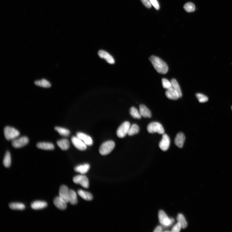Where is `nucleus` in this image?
Returning a JSON list of instances; mask_svg holds the SVG:
<instances>
[{"label":"nucleus","mask_w":232,"mask_h":232,"mask_svg":"<svg viewBox=\"0 0 232 232\" xmlns=\"http://www.w3.org/2000/svg\"><path fill=\"white\" fill-rule=\"evenodd\" d=\"M149 60L154 68L159 73L165 74L168 70V67L166 63L159 58L152 55Z\"/></svg>","instance_id":"1"},{"label":"nucleus","mask_w":232,"mask_h":232,"mask_svg":"<svg viewBox=\"0 0 232 232\" xmlns=\"http://www.w3.org/2000/svg\"><path fill=\"white\" fill-rule=\"evenodd\" d=\"M4 135L5 138L8 141H13L18 138L20 132L15 128L9 126L4 129Z\"/></svg>","instance_id":"2"},{"label":"nucleus","mask_w":232,"mask_h":232,"mask_svg":"<svg viewBox=\"0 0 232 232\" xmlns=\"http://www.w3.org/2000/svg\"><path fill=\"white\" fill-rule=\"evenodd\" d=\"M115 144L113 141H108L103 143L99 150L100 153L102 156H105L110 153L115 148Z\"/></svg>","instance_id":"3"},{"label":"nucleus","mask_w":232,"mask_h":232,"mask_svg":"<svg viewBox=\"0 0 232 232\" xmlns=\"http://www.w3.org/2000/svg\"><path fill=\"white\" fill-rule=\"evenodd\" d=\"M147 130L150 133L157 132L159 134H163L165 132L164 128L162 124L157 122L150 123L147 126Z\"/></svg>","instance_id":"4"},{"label":"nucleus","mask_w":232,"mask_h":232,"mask_svg":"<svg viewBox=\"0 0 232 232\" xmlns=\"http://www.w3.org/2000/svg\"><path fill=\"white\" fill-rule=\"evenodd\" d=\"M130 127L129 122L126 121L123 123L118 129L117 135L119 138H123L128 134L129 129Z\"/></svg>","instance_id":"5"},{"label":"nucleus","mask_w":232,"mask_h":232,"mask_svg":"<svg viewBox=\"0 0 232 232\" xmlns=\"http://www.w3.org/2000/svg\"><path fill=\"white\" fill-rule=\"evenodd\" d=\"M73 181L75 183L80 184L84 188H89V180L85 175H81L75 176L73 179Z\"/></svg>","instance_id":"6"},{"label":"nucleus","mask_w":232,"mask_h":232,"mask_svg":"<svg viewBox=\"0 0 232 232\" xmlns=\"http://www.w3.org/2000/svg\"><path fill=\"white\" fill-rule=\"evenodd\" d=\"M29 141V139L27 137L22 136L12 141V144L15 148H19L23 147L27 144Z\"/></svg>","instance_id":"7"},{"label":"nucleus","mask_w":232,"mask_h":232,"mask_svg":"<svg viewBox=\"0 0 232 232\" xmlns=\"http://www.w3.org/2000/svg\"><path fill=\"white\" fill-rule=\"evenodd\" d=\"M159 220L161 224L165 226H170L173 222V219H171L167 216L162 210H160L159 213Z\"/></svg>","instance_id":"8"},{"label":"nucleus","mask_w":232,"mask_h":232,"mask_svg":"<svg viewBox=\"0 0 232 232\" xmlns=\"http://www.w3.org/2000/svg\"><path fill=\"white\" fill-rule=\"evenodd\" d=\"M170 144V140L168 135L163 134L162 138L159 144V147L163 151H166L169 149Z\"/></svg>","instance_id":"9"},{"label":"nucleus","mask_w":232,"mask_h":232,"mask_svg":"<svg viewBox=\"0 0 232 232\" xmlns=\"http://www.w3.org/2000/svg\"><path fill=\"white\" fill-rule=\"evenodd\" d=\"M71 140L72 144L77 149L81 151H84L87 149V145L78 137L73 136Z\"/></svg>","instance_id":"10"},{"label":"nucleus","mask_w":232,"mask_h":232,"mask_svg":"<svg viewBox=\"0 0 232 232\" xmlns=\"http://www.w3.org/2000/svg\"><path fill=\"white\" fill-rule=\"evenodd\" d=\"M70 190L66 186L63 185L60 187L59 190V197L67 203L69 202L68 196Z\"/></svg>","instance_id":"11"},{"label":"nucleus","mask_w":232,"mask_h":232,"mask_svg":"<svg viewBox=\"0 0 232 232\" xmlns=\"http://www.w3.org/2000/svg\"><path fill=\"white\" fill-rule=\"evenodd\" d=\"M98 55L100 58L105 59L107 63L111 64L115 63L114 58L106 51L103 50H100L98 52Z\"/></svg>","instance_id":"12"},{"label":"nucleus","mask_w":232,"mask_h":232,"mask_svg":"<svg viewBox=\"0 0 232 232\" xmlns=\"http://www.w3.org/2000/svg\"><path fill=\"white\" fill-rule=\"evenodd\" d=\"M76 136L83 141L84 143L88 146H91L93 144V141L91 137L81 132L76 133Z\"/></svg>","instance_id":"13"},{"label":"nucleus","mask_w":232,"mask_h":232,"mask_svg":"<svg viewBox=\"0 0 232 232\" xmlns=\"http://www.w3.org/2000/svg\"><path fill=\"white\" fill-rule=\"evenodd\" d=\"M53 202L56 207L60 210H64L67 208V203L59 196L55 198Z\"/></svg>","instance_id":"14"},{"label":"nucleus","mask_w":232,"mask_h":232,"mask_svg":"<svg viewBox=\"0 0 232 232\" xmlns=\"http://www.w3.org/2000/svg\"><path fill=\"white\" fill-rule=\"evenodd\" d=\"M185 139V136L183 133L179 132L175 137L174 143L178 147L182 148L183 147Z\"/></svg>","instance_id":"15"},{"label":"nucleus","mask_w":232,"mask_h":232,"mask_svg":"<svg viewBox=\"0 0 232 232\" xmlns=\"http://www.w3.org/2000/svg\"><path fill=\"white\" fill-rule=\"evenodd\" d=\"M165 94L168 98L171 100H176L180 98L177 92L172 88L168 89Z\"/></svg>","instance_id":"16"},{"label":"nucleus","mask_w":232,"mask_h":232,"mask_svg":"<svg viewBox=\"0 0 232 232\" xmlns=\"http://www.w3.org/2000/svg\"><path fill=\"white\" fill-rule=\"evenodd\" d=\"M139 112L141 117L144 118H151L152 114L151 111L145 106L141 105L139 106Z\"/></svg>","instance_id":"17"},{"label":"nucleus","mask_w":232,"mask_h":232,"mask_svg":"<svg viewBox=\"0 0 232 232\" xmlns=\"http://www.w3.org/2000/svg\"><path fill=\"white\" fill-rule=\"evenodd\" d=\"M90 168V166L88 164L79 165L75 168V171L81 174H84L88 172Z\"/></svg>","instance_id":"18"},{"label":"nucleus","mask_w":232,"mask_h":232,"mask_svg":"<svg viewBox=\"0 0 232 232\" xmlns=\"http://www.w3.org/2000/svg\"><path fill=\"white\" fill-rule=\"evenodd\" d=\"M48 206L46 202L41 201H36L34 202L31 204V207L34 210H38L44 208Z\"/></svg>","instance_id":"19"},{"label":"nucleus","mask_w":232,"mask_h":232,"mask_svg":"<svg viewBox=\"0 0 232 232\" xmlns=\"http://www.w3.org/2000/svg\"><path fill=\"white\" fill-rule=\"evenodd\" d=\"M37 147L40 149L46 150H53L55 147L53 144L49 142H40L37 144Z\"/></svg>","instance_id":"20"},{"label":"nucleus","mask_w":232,"mask_h":232,"mask_svg":"<svg viewBox=\"0 0 232 232\" xmlns=\"http://www.w3.org/2000/svg\"><path fill=\"white\" fill-rule=\"evenodd\" d=\"M57 144L58 147L63 150H66L70 148L69 141L66 139H63L57 141Z\"/></svg>","instance_id":"21"},{"label":"nucleus","mask_w":232,"mask_h":232,"mask_svg":"<svg viewBox=\"0 0 232 232\" xmlns=\"http://www.w3.org/2000/svg\"><path fill=\"white\" fill-rule=\"evenodd\" d=\"M78 194L82 198L86 201H90L93 199V196L91 193L83 190H79Z\"/></svg>","instance_id":"22"},{"label":"nucleus","mask_w":232,"mask_h":232,"mask_svg":"<svg viewBox=\"0 0 232 232\" xmlns=\"http://www.w3.org/2000/svg\"><path fill=\"white\" fill-rule=\"evenodd\" d=\"M69 202L72 205H75L77 203V196L74 190H70L68 196Z\"/></svg>","instance_id":"23"},{"label":"nucleus","mask_w":232,"mask_h":232,"mask_svg":"<svg viewBox=\"0 0 232 232\" xmlns=\"http://www.w3.org/2000/svg\"><path fill=\"white\" fill-rule=\"evenodd\" d=\"M55 129L59 135L64 137H68L70 135V132L67 129L60 127H55Z\"/></svg>","instance_id":"24"},{"label":"nucleus","mask_w":232,"mask_h":232,"mask_svg":"<svg viewBox=\"0 0 232 232\" xmlns=\"http://www.w3.org/2000/svg\"><path fill=\"white\" fill-rule=\"evenodd\" d=\"M172 88L178 94L180 97L182 96V92L179 85L177 80L175 79H172L171 81Z\"/></svg>","instance_id":"25"},{"label":"nucleus","mask_w":232,"mask_h":232,"mask_svg":"<svg viewBox=\"0 0 232 232\" xmlns=\"http://www.w3.org/2000/svg\"><path fill=\"white\" fill-rule=\"evenodd\" d=\"M35 84L38 86L43 88H49L51 87L50 83L45 79L36 81L35 82Z\"/></svg>","instance_id":"26"},{"label":"nucleus","mask_w":232,"mask_h":232,"mask_svg":"<svg viewBox=\"0 0 232 232\" xmlns=\"http://www.w3.org/2000/svg\"><path fill=\"white\" fill-rule=\"evenodd\" d=\"M3 164L4 166L6 168L9 167L11 165V157L9 151H7L5 154L4 158Z\"/></svg>","instance_id":"27"},{"label":"nucleus","mask_w":232,"mask_h":232,"mask_svg":"<svg viewBox=\"0 0 232 232\" xmlns=\"http://www.w3.org/2000/svg\"><path fill=\"white\" fill-rule=\"evenodd\" d=\"M139 131V128L137 124H133L130 126L128 132V135L129 136H132L138 134Z\"/></svg>","instance_id":"28"},{"label":"nucleus","mask_w":232,"mask_h":232,"mask_svg":"<svg viewBox=\"0 0 232 232\" xmlns=\"http://www.w3.org/2000/svg\"><path fill=\"white\" fill-rule=\"evenodd\" d=\"M178 222L180 223L182 229L186 228L187 226V223L184 216L182 214H178L177 217Z\"/></svg>","instance_id":"29"},{"label":"nucleus","mask_w":232,"mask_h":232,"mask_svg":"<svg viewBox=\"0 0 232 232\" xmlns=\"http://www.w3.org/2000/svg\"><path fill=\"white\" fill-rule=\"evenodd\" d=\"M10 208L14 210H23L25 208V205L23 204L20 203H12L9 205Z\"/></svg>","instance_id":"30"},{"label":"nucleus","mask_w":232,"mask_h":232,"mask_svg":"<svg viewBox=\"0 0 232 232\" xmlns=\"http://www.w3.org/2000/svg\"><path fill=\"white\" fill-rule=\"evenodd\" d=\"M129 112L132 117L134 118L140 119L141 118V116L140 114L139 111V112L134 107H131L130 110Z\"/></svg>","instance_id":"31"},{"label":"nucleus","mask_w":232,"mask_h":232,"mask_svg":"<svg viewBox=\"0 0 232 232\" xmlns=\"http://www.w3.org/2000/svg\"><path fill=\"white\" fill-rule=\"evenodd\" d=\"M184 8L187 12H191L195 10V7L194 4L191 2H189L185 4Z\"/></svg>","instance_id":"32"},{"label":"nucleus","mask_w":232,"mask_h":232,"mask_svg":"<svg viewBox=\"0 0 232 232\" xmlns=\"http://www.w3.org/2000/svg\"><path fill=\"white\" fill-rule=\"evenodd\" d=\"M162 84L163 87L165 89H168L172 88L171 82L166 79H162Z\"/></svg>","instance_id":"33"},{"label":"nucleus","mask_w":232,"mask_h":232,"mask_svg":"<svg viewBox=\"0 0 232 232\" xmlns=\"http://www.w3.org/2000/svg\"><path fill=\"white\" fill-rule=\"evenodd\" d=\"M196 97L200 103H204L208 100V98L202 94H196Z\"/></svg>","instance_id":"34"},{"label":"nucleus","mask_w":232,"mask_h":232,"mask_svg":"<svg viewBox=\"0 0 232 232\" xmlns=\"http://www.w3.org/2000/svg\"><path fill=\"white\" fill-rule=\"evenodd\" d=\"M182 228V226L180 224V223L178 222L172 229L171 231L173 232H179L180 229Z\"/></svg>","instance_id":"35"},{"label":"nucleus","mask_w":232,"mask_h":232,"mask_svg":"<svg viewBox=\"0 0 232 232\" xmlns=\"http://www.w3.org/2000/svg\"><path fill=\"white\" fill-rule=\"evenodd\" d=\"M151 4L157 10L159 9L160 7L157 0H149Z\"/></svg>","instance_id":"36"},{"label":"nucleus","mask_w":232,"mask_h":232,"mask_svg":"<svg viewBox=\"0 0 232 232\" xmlns=\"http://www.w3.org/2000/svg\"><path fill=\"white\" fill-rule=\"evenodd\" d=\"M141 1L146 7L148 8L151 7L152 4L148 0H141Z\"/></svg>","instance_id":"37"},{"label":"nucleus","mask_w":232,"mask_h":232,"mask_svg":"<svg viewBox=\"0 0 232 232\" xmlns=\"http://www.w3.org/2000/svg\"><path fill=\"white\" fill-rule=\"evenodd\" d=\"M162 231V228L159 226H157L154 231V232H161Z\"/></svg>","instance_id":"38"},{"label":"nucleus","mask_w":232,"mask_h":232,"mask_svg":"<svg viewBox=\"0 0 232 232\" xmlns=\"http://www.w3.org/2000/svg\"><path fill=\"white\" fill-rule=\"evenodd\" d=\"M231 109H232V107H231Z\"/></svg>","instance_id":"39"}]
</instances>
